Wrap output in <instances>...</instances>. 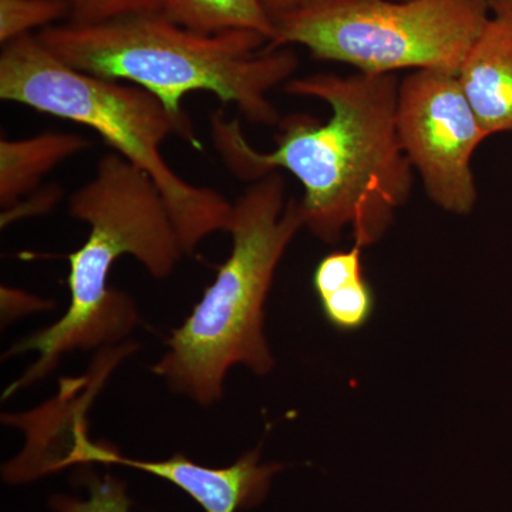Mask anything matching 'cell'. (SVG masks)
Instances as JSON below:
<instances>
[{"label":"cell","instance_id":"4fadbf2b","mask_svg":"<svg viewBox=\"0 0 512 512\" xmlns=\"http://www.w3.org/2000/svg\"><path fill=\"white\" fill-rule=\"evenodd\" d=\"M323 316L342 332L362 329L375 313L376 298L366 278L336 289L335 292L319 298Z\"/></svg>","mask_w":512,"mask_h":512},{"label":"cell","instance_id":"2e32d148","mask_svg":"<svg viewBox=\"0 0 512 512\" xmlns=\"http://www.w3.org/2000/svg\"><path fill=\"white\" fill-rule=\"evenodd\" d=\"M70 6L69 22L100 23L106 20L161 12V0H66Z\"/></svg>","mask_w":512,"mask_h":512},{"label":"cell","instance_id":"d6986e66","mask_svg":"<svg viewBox=\"0 0 512 512\" xmlns=\"http://www.w3.org/2000/svg\"><path fill=\"white\" fill-rule=\"evenodd\" d=\"M315 2H319V0H262L266 12L269 13L274 23L281 16L288 15V13L305 8V6L312 5Z\"/></svg>","mask_w":512,"mask_h":512},{"label":"cell","instance_id":"30bf717a","mask_svg":"<svg viewBox=\"0 0 512 512\" xmlns=\"http://www.w3.org/2000/svg\"><path fill=\"white\" fill-rule=\"evenodd\" d=\"M92 146L86 137L45 131L28 138L0 140V205L3 210L39 190L47 174Z\"/></svg>","mask_w":512,"mask_h":512},{"label":"cell","instance_id":"6da1fadb","mask_svg":"<svg viewBox=\"0 0 512 512\" xmlns=\"http://www.w3.org/2000/svg\"><path fill=\"white\" fill-rule=\"evenodd\" d=\"M396 74L316 73L291 79L285 92L323 101L330 117L292 114L279 121L268 153L249 144L239 121L211 116V138L222 163L239 180L255 183L278 170L302 185L303 228L336 244L352 228L355 244H375L409 201L414 170L396 127Z\"/></svg>","mask_w":512,"mask_h":512},{"label":"cell","instance_id":"5b68a950","mask_svg":"<svg viewBox=\"0 0 512 512\" xmlns=\"http://www.w3.org/2000/svg\"><path fill=\"white\" fill-rule=\"evenodd\" d=\"M0 99L92 128L114 153L150 175L185 254L208 235L228 232L234 204L214 188L185 181L161 154V144L173 134L194 148L201 143L192 124L174 119L154 94L73 69L29 35L3 46Z\"/></svg>","mask_w":512,"mask_h":512},{"label":"cell","instance_id":"3957f363","mask_svg":"<svg viewBox=\"0 0 512 512\" xmlns=\"http://www.w3.org/2000/svg\"><path fill=\"white\" fill-rule=\"evenodd\" d=\"M69 212L90 227L83 247L69 255V308L52 326L10 349L12 355L35 350L39 359L9 394L46 377L72 350L114 345L133 332L138 323L133 299L109 286L121 256H133L153 278L165 279L185 254L156 183L114 151L104 154L93 177L70 195Z\"/></svg>","mask_w":512,"mask_h":512},{"label":"cell","instance_id":"277c9868","mask_svg":"<svg viewBox=\"0 0 512 512\" xmlns=\"http://www.w3.org/2000/svg\"><path fill=\"white\" fill-rule=\"evenodd\" d=\"M303 228L295 197L279 171L251 183L232 207V247L201 301L167 339L153 372L201 406L224 397L234 366L265 376L274 357L264 335L265 302L286 248Z\"/></svg>","mask_w":512,"mask_h":512},{"label":"cell","instance_id":"9c48e42d","mask_svg":"<svg viewBox=\"0 0 512 512\" xmlns=\"http://www.w3.org/2000/svg\"><path fill=\"white\" fill-rule=\"evenodd\" d=\"M458 79L488 137L512 131V0H490Z\"/></svg>","mask_w":512,"mask_h":512},{"label":"cell","instance_id":"5bb4252c","mask_svg":"<svg viewBox=\"0 0 512 512\" xmlns=\"http://www.w3.org/2000/svg\"><path fill=\"white\" fill-rule=\"evenodd\" d=\"M84 485L89 491L87 498L56 495L50 501L56 512H130V498L126 485L111 474L89 471L83 474Z\"/></svg>","mask_w":512,"mask_h":512},{"label":"cell","instance_id":"ba28073f","mask_svg":"<svg viewBox=\"0 0 512 512\" xmlns=\"http://www.w3.org/2000/svg\"><path fill=\"white\" fill-rule=\"evenodd\" d=\"M104 466L136 468L174 484L190 495L205 512H237L256 507L265 500L279 464L261 463L259 450L249 451L228 467L211 468L194 463L184 454L163 461H141L121 456L107 446L100 456Z\"/></svg>","mask_w":512,"mask_h":512},{"label":"cell","instance_id":"52a82bcc","mask_svg":"<svg viewBox=\"0 0 512 512\" xmlns=\"http://www.w3.org/2000/svg\"><path fill=\"white\" fill-rule=\"evenodd\" d=\"M396 127L427 197L451 214H470L478 197L471 160L488 136L458 74H407L399 84Z\"/></svg>","mask_w":512,"mask_h":512},{"label":"cell","instance_id":"e0dca14e","mask_svg":"<svg viewBox=\"0 0 512 512\" xmlns=\"http://www.w3.org/2000/svg\"><path fill=\"white\" fill-rule=\"evenodd\" d=\"M62 195V188L56 187V185L39 188L33 194L19 201L18 204L13 205L8 210H3L0 224L5 228L6 225L23 220V218L47 214L59 202Z\"/></svg>","mask_w":512,"mask_h":512},{"label":"cell","instance_id":"8992f818","mask_svg":"<svg viewBox=\"0 0 512 512\" xmlns=\"http://www.w3.org/2000/svg\"><path fill=\"white\" fill-rule=\"evenodd\" d=\"M490 15V0H319L275 20L276 47L366 74L457 73Z\"/></svg>","mask_w":512,"mask_h":512},{"label":"cell","instance_id":"9a60e30c","mask_svg":"<svg viewBox=\"0 0 512 512\" xmlns=\"http://www.w3.org/2000/svg\"><path fill=\"white\" fill-rule=\"evenodd\" d=\"M363 247L353 244L348 251H336L320 259L313 271V289L318 298L335 292L342 286L365 278L363 271Z\"/></svg>","mask_w":512,"mask_h":512},{"label":"cell","instance_id":"7c38bea8","mask_svg":"<svg viewBox=\"0 0 512 512\" xmlns=\"http://www.w3.org/2000/svg\"><path fill=\"white\" fill-rule=\"evenodd\" d=\"M64 18H70L66 0H0V43L8 45Z\"/></svg>","mask_w":512,"mask_h":512},{"label":"cell","instance_id":"7a4b0ae2","mask_svg":"<svg viewBox=\"0 0 512 512\" xmlns=\"http://www.w3.org/2000/svg\"><path fill=\"white\" fill-rule=\"evenodd\" d=\"M47 50L80 72L136 84L163 103L174 119L191 123L187 94H214L235 104L256 126H278L269 93L298 70L292 47H276L249 30L195 32L163 13H138L100 23L50 26L36 35Z\"/></svg>","mask_w":512,"mask_h":512},{"label":"cell","instance_id":"8fae6325","mask_svg":"<svg viewBox=\"0 0 512 512\" xmlns=\"http://www.w3.org/2000/svg\"><path fill=\"white\" fill-rule=\"evenodd\" d=\"M161 13L177 25L195 32L214 33L249 30L275 36V23L262 0H161Z\"/></svg>","mask_w":512,"mask_h":512},{"label":"cell","instance_id":"ac0fdd59","mask_svg":"<svg viewBox=\"0 0 512 512\" xmlns=\"http://www.w3.org/2000/svg\"><path fill=\"white\" fill-rule=\"evenodd\" d=\"M50 302L43 301L37 296L18 291V289L2 286V318L15 319L25 313L45 311L49 309Z\"/></svg>","mask_w":512,"mask_h":512}]
</instances>
